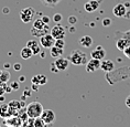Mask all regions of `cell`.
I'll use <instances>...</instances> for the list:
<instances>
[{
  "instance_id": "1",
  "label": "cell",
  "mask_w": 130,
  "mask_h": 127,
  "mask_svg": "<svg viewBox=\"0 0 130 127\" xmlns=\"http://www.w3.org/2000/svg\"><path fill=\"white\" fill-rule=\"evenodd\" d=\"M115 44L119 51L123 52L126 48L130 47V30L128 31H116L115 32Z\"/></svg>"
},
{
  "instance_id": "2",
  "label": "cell",
  "mask_w": 130,
  "mask_h": 127,
  "mask_svg": "<svg viewBox=\"0 0 130 127\" xmlns=\"http://www.w3.org/2000/svg\"><path fill=\"white\" fill-rule=\"evenodd\" d=\"M43 105L40 103V102H31L30 104H28L27 106V116L31 119H34V118H38V117H41L42 113H43Z\"/></svg>"
},
{
  "instance_id": "3",
  "label": "cell",
  "mask_w": 130,
  "mask_h": 127,
  "mask_svg": "<svg viewBox=\"0 0 130 127\" xmlns=\"http://www.w3.org/2000/svg\"><path fill=\"white\" fill-rule=\"evenodd\" d=\"M69 60L74 65H84L87 63V55L85 52H83L82 50H74L72 53L69 55Z\"/></svg>"
},
{
  "instance_id": "4",
  "label": "cell",
  "mask_w": 130,
  "mask_h": 127,
  "mask_svg": "<svg viewBox=\"0 0 130 127\" xmlns=\"http://www.w3.org/2000/svg\"><path fill=\"white\" fill-rule=\"evenodd\" d=\"M35 10L32 7H27V8H23L20 10V19L22 20V22H24V23H29V22H31L32 20L34 19L35 17Z\"/></svg>"
},
{
  "instance_id": "5",
  "label": "cell",
  "mask_w": 130,
  "mask_h": 127,
  "mask_svg": "<svg viewBox=\"0 0 130 127\" xmlns=\"http://www.w3.org/2000/svg\"><path fill=\"white\" fill-rule=\"evenodd\" d=\"M54 43H55V39L53 38V35L51 34V32L42 35L40 38V44H41V47L44 49H51L54 45Z\"/></svg>"
},
{
  "instance_id": "6",
  "label": "cell",
  "mask_w": 130,
  "mask_h": 127,
  "mask_svg": "<svg viewBox=\"0 0 130 127\" xmlns=\"http://www.w3.org/2000/svg\"><path fill=\"white\" fill-rule=\"evenodd\" d=\"M53 65L55 66V69L57 70V72H62V71H65L69 67L70 65V60H69V58H57L56 60L54 61V63H53Z\"/></svg>"
},
{
  "instance_id": "7",
  "label": "cell",
  "mask_w": 130,
  "mask_h": 127,
  "mask_svg": "<svg viewBox=\"0 0 130 127\" xmlns=\"http://www.w3.org/2000/svg\"><path fill=\"white\" fill-rule=\"evenodd\" d=\"M51 34L53 35V38L55 40H57V39H64L65 38V29L63 25L57 23L56 25H54V27L51 29Z\"/></svg>"
},
{
  "instance_id": "8",
  "label": "cell",
  "mask_w": 130,
  "mask_h": 127,
  "mask_svg": "<svg viewBox=\"0 0 130 127\" xmlns=\"http://www.w3.org/2000/svg\"><path fill=\"white\" fill-rule=\"evenodd\" d=\"M41 118L46 125H52L55 120V113L52 109H44L41 115Z\"/></svg>"
},
{
  "instance_id": "9",
  "label": "cell",
  "mask_w": 130,
  "mask_h": 127,
  "mask_svg": "<svg viewBox=\"0 0 130 127\" xmlns=\"http://www.w3.org/2000/svg\"><path fill=\"white\" fill-rule=\"evenodd\" d=\"M100 64H102V61L97 60V59H90L89 61H87L86 63V71L88 73L92 72H96L97 70L100 69Z\"/></svg>"
},
{
  "instance_id": "10",
  "label": "cell",
  "mask_w": 130,
  "mask_h": 127,
  "mask_svg": "<svg viewBox=\"0 0 130 127\" xmlns=\"http://www.w3.org/2000/svg\"><path fill=\"white\" fill-rule=\"evenodd\" d=\"M25 105L24 103L20 102V101H11V102H9V107H10V110H11V114L12 116H18L19 112H20V109L22 108Z\"/></svg>"
},
{
  "instance_id": "11",
  "label": "cell",
  "mask_w": 130,
  "mask_h": 127,
  "mask_svg": "<svg viewBox=\"0 0 130 127\" xmlns=\"http://www.w3.org/2000/svg\"><path fill=\"white\" fill-rule=\"evenodd\" d=\"M127 10H128V8L123 4H117L115 7L112 8V13H113V16H116L117 18H123L127 13Z\"/></svg>"
},
{
  "instance_id": "12",
  "label": "cell",
  "mask_w": 130,
  "mask_h": 127,
  "mask_svg": "<svg viewBox=\"0 0 130 127\" xmlns=\"http://www.w3.org/2000/svg\"><path fill=\"white\" fill-rule=\"evenodd\" d=\"M90 57L93 59H97V60H104L106 57V51L104 50V48L102 45H97L94 50L90 52Z\"/></svg>"
},
{
  "instance_id": "13",
  "label": "cell",
  "mask_w": 130,
  "mask_h": 127,
  "mask_svg": "<svg viewBox=\"0 0 130 127\" xmlns=\"http://www.w3.org/2000/svg\"><path fill=\"white\" fill-rule=\"evenodd\" d=\"M100 70L104 71L105 73H110L115 70V63L111 60H102L100 64Z\"/></svg>"
},
{
  "instance_id": "14",
  "label": "cell",
  "mask_w": 130,
  "mask_h": 127,
  "mask_svg": "<svg viewBox=\"0 0 130 127\" xmlns=\"http://www.w3.org/2000/svg\"><path fill=\"white\" fill-rule=\"evenodd\" d=\"M99 5H100V2L98 0H89V1H87L84 5V9L87 12H94L99 8Z\"/></svg>"
},
{
  "instance_id": "15",
  "label": "cell",
  "mask_w": 130,
  "mask_h": 127,
  "mask_svg": "<svg viewBox=\"0 0 130 127\" xmlns=\"http://www.w3.org/2000/svg\"><path fill=\"white\" fill-rule=\"evenodd\" d=\"M0 117L4 119H8L12 117V114H11V110H10V107H9V104H1L0 105Z\"/></svg>"
},
{
  "instance_id": "16",
  "label": "cell",
  "mask_w": 130,
  "mask_h": 127,
  "mask_svg": "<svg viewBox=\"0 0 130 127\" xmlns=\"http://www.w3.org/2000/svg\"><path fill=\"white\" fill-rule=\"evenodd\" d=\"M30 32H31V34L33 35V37L41 38L42 35H44V34H46V33H50V32H51V28L48 27V24H47L44 29H35V28L32 27V29L30 30Z\"/></svg>"
},
{
  "instance_id": "17",
  "label": "cell",
  "mask_w": 130,
  "mask_h": 127,
  "mask_svg": "<svg viewBox=\"0 0 130 127\" xmlns=\"http://www.w3.org/2000/svg\"><path fill=\"white\" fill-rule=\"evenodd\" d=\"M27 47H29L31 49L34 55L41 53V44H40V42H38L35 40H29L27 42Z\"/></svg>"
},
{
  "instance_id": "18",
  "label": "cell",
  "mask_w": 130,
  "mask_h": 127,
  "mask_svg": "<svg viewBox=\"0 0 130 127\" xmlns=\"http://www.w3.org/2000/svg\"><path fill=\"white\" fill-rule=\"evenodd\" d=\"M31 82H32V84H37V85L41 86V85H44V84L47 83V77L43 75V74H37V75H34L31 79Z\"/></svg>"
},
{
  "instance_id": "19",
  "label": "cell",
  "mask_w": 130,
  "mask_h": 127,
  "mask_svg": "<svg viewBox=\"0 0 130 127\" xmlns=\"http://www.w3.org/2000/svg\"><path fill=\"white\" fill-rule=\"evenodd\" d=\"M78 44L82 48L88 49V48H90L93 45V39H92V37H89V35H83L82 38H79Z\"/></svg>"
},
{
  "instance_id": "20",
  "label": "cell",
  "mask_w": 130,
  "mask_h": 127,
  "mask_svg": "<svg viewBox=\"0 0 130 127\" xmlns=\"http://www.w3.org/2000/svg\"><path fill=\"white\" fill-rule=\"evenodd\" d=\"M63 53H64L63 48H58V47H56V45H53V47L50 49V54H51V57L54 58V59H57V58L62 57Z\"/></svg>"
},
{
  "instance_id": "21",
  "label": "cell",
  "mask_w": 130,
  "mask_h": 127,
  "mask_svg": "<svg viewBox=\"0 0 130 127\" xmlns=\"http://www.w3.org/2000/svg\"><path fill=\"white\" fill-rule=\"evenodd\" d=\"M20 55H21V58L23 59V60H29V59H31L34 54H33V52H32L31 49L25 45L24 48H22V49H21Z\"/></svg>"
},
{
  "instance_id": "22",
  "label": "cell",
  "mask_w": 130,
  "mask_h": 127,
  "mask_svg": "<svg viewBox=\"0 0 130 127\" xmlns=\"http://www.w3.org/2000/svg\"><path fill=\"white\" fill-rule=\"evenodd\" d=\"M46 23H44V21L42 20V19H35V20L33 21V28L35 29H44L45 27H46Z\"/></svg>"
},
{
  "instance_id": "23",
  "label": "cell",
  "mask_w": 130,
  "mask_h": 127,
  "mask_svg": "<svg viewBox=\"0 0 130 127\" xmlns=\"http://www.w3.org/2000/svg\"><path fill=\"white\" fill-rule=\"evenodd\" d=\"M40 1L46 7H55L56 5H58L61 0H40Z\"/></svg>"
},
{
  "instance_id": "24",
  "label": "cell",
  "mask_w": 130,
  "mask_h": 127,
  "mask_svg": "<svg viewBox=\"0 0 130 127\" xmlns=\"http://www.w3.org/2000/svg\"><path fill=\"white\" fill-rule=\"evenodd\" d=\"M10 77H11V75L8 71H2V74H1V76H0V81L5 82V83H8L9 81H10Z\"/></svg>"
},
{
  "instance_id": "25",
  "label": "cell",
  "mask_w": 130,
  "mask_h": 127,
  "mask_svg": "<svg viewBox=\"0 0 130 127\" xmlns=\"http://www.w3.org/2000/svg\"><path fill=\"white\" fill-rule=\"evenodd\" d=\"M7 89H8L7 83L1 82V81H0V96H4L5 94L7 93Z\"/></svg>"
},
{
  "instance_id": "26",
  "label": "cell",
  "mask_w": 130,
  "mask_h": 127,
  "mask_svg": "<svg viewBox=\"0 0 130 127\" xmlns=\"http://www.w3.org/2000/svg\"><path fill=\"white\" fill-rule=\"evenodd\" d=\"M34 127H46V124L42 120L41 117H38L34 118Z\"/></svg>"
},
{
  "instance_id": "27",
  "label": "cell",
  "mask_w": 130,
  "mask_h": 127,
  "mask_svg": "<svg viewBox=\"0 0 130 127\" xmlns=\"http://www.w3.org/2000/svg\"><path fill=\"white\" fill-rule=\"evenodd\" d=\"M54 45H56V47L58 48H65V41H64V39H57V40H55V43Z\"/></svg>"
},
{
  "instance_id": "28",
  "label": "cell",
  "mask_w": 130,
  "mask_h": 127,
  "mask_svg": "<svg viewBox=\"0 0 130 127\" xmlns=\"http://www.w3.org/2000/svg\"><path fill=\"white\" fill-rule=\"evenodd\" d=\"M10 87L12 89V91H17L20 87V83L18 81H12V82H10Z\"/></svg>"
},
{
  "instance_id": "29",
  "label": "cell",
  "mask_w": 130,
  "mask_h": 127,
  "mask_svg": "<svg viewBox=\"0 0 130 127\" xmlns=\"http://www.w3.org/2000/svg\"><path fill=\"white\" fill-rule=\"evenodd\" d=\"M62 20H63V16H62L61 13H55L53 16V21L56 22V23H60Z\"/></svg>"
},
{
  "instance_id": "30",
  "label": "cell",
  "mask_w": 130,
  "mask_h": 127,
  "mask_svg": "<svg viewBox=\"0 0 130 127\" xmlns=\"http://www.w3.org/2000/svg\"><path fill=\"white\" fill-rule=\"evenodd\" d=\"M103 25L104 27H109V25H111V20H110L109 18H105L103 20Z\"/></svg>"
},
{
  "instance_id": "31",
  "label": "cell",
  "mask_w": 130,
  "mask_h": 127,
  "mask_svg": "<svg viewBox=\"0 0 130 127\" xmlns=\"http://www.w3.org/2000/svg\"><path fill=\"white\" fill-rule=\"evenodd\" d=\"M69 22H70L71 24H75L76 22H77V19H76L75 16H71V17L69 18Z\"/></svg>"
},
{
  "instance_id": "32",
  "label": "cell",
  "mask_w": 130,
  "mask_h": 127,
  "mask_svg": "<svg viewBox=\"0 0 130 127\" xmlns=\"http://www.w3.org/2000/svg\"><path fill=\"white\" fill-rule=\"evenodd\" d=\"M41 19L44 21V23H46V24H48L50 23V21H51V18L48 17V16H42Z\"/></svg>"
},
{
  "instance_id": "33",
  "label": "cell",
  "mask_w": 130,
  "mask_h": 127,
  "mask_svg": "<svg viewBox=\"0 0 130 127\" xmlns=\"http://www.w3.org/2000/svg\"><path fill=\"white\" fill-rule=\"evenodd\" d=\"M123 54H125V57H127L128 59H130V47L126 48L125 50H123Z\"/></svg>"
},
{
  "instance_id": "34",
  "label": "cell",
  "mask_w": 130,
  "mask_h": 127,
  "mask_svg": "<svg viewBox=\"0 0 130 127\" xmlns=\"http://www.w3.org/2000/svg\"><path fill=\"white\" fill-rule=\"evenodd\" d=\"M21 67H22V65L20 63H15V64H13V69H14V71H20L21 70Z\"/></svg>"
},
{
  "instance_id": "35",
  "label": "cell",
  "mask_w": 130,
  "mask_h": 127,
  "mask_svg": "<svg viewBox=\"0 0 130 127\" xmlns=\"http://www.w3.org/2000/svg\"><path fill=\"white\" fill-rule=\"evenodd\" d=\"M125 104H126V106L128 107V108H130V95L127 96V98L125 101Z\"/></svg>"
},
{
  "instance_id": "36",
  "label": "cell",
  "mask_w": 130,
  "mask_h": 127,
  "mask_svg": "<svg viewBox=\"0 0 130 127\" xmlns=\"http://www.w3.org/2000/svg\"><path fill=\"white\" fill-rule=\"evenodd\" d=\"M30 94H31V92H30V91H25V92H24V95H30Z\"/></svg>"
},
{
  "instance_id": "37",
  "label": "cell",
  "mask_w": 130,
  "mask_h": 127,
  "mask_svg": "<svg viewBox=\"0 0 130 127\" xmlns=\"http://www.w3.org/2000/svg\"><path fill=\"white\" fill-rule=\"evenodd\" d=\"M24 80H25L24 76H20V82H24Z\"/></svg>"
},
{
  "instance_id": "38",
  "label": "cell",
  "mask_w": 130,
  "mask_h": 127,
  "mask_svg": "<svg viewBox=\"0 0 130 127\" xmlns=\"http://www.w3.org/2000/svg\"><path fill=\"white\" fill-rule=\"evenodd\" d=\"M5 67H6V69H8V67H10V64H5Z\"/></svg>"
},
{
  "instance_id": "39",
  "label": "cell",
  "mask_w": 130,
  "mask_h": 127,
  "mask_svg": "<svg viewBox=\"0 0 130 127\" xmlns=\"http://www.w3.org/2000/svg\"><path fill=\"white\" fill-rule=\"evenodd\" d=\"M0 101H5V96H0Z\"/></svg>"
},
{
  "instance_id": "40",
  "label": "cell",
  "mask_w": 130,
  "mask_h": 127,
  "mask_svg": "<svg viewBox=\"0 0 130 127\" xmlns=\"http://www.w3.org/2000/svg\"><path fill=\"white\" fill-rule=\"evenodd\" d=\"M1 74H2V70H0V76H1Z\"/></svg>"
},
{
  "instance_id": "41",
  "label": "cell",
  "mask_w": 130,
  "mask_h": 127,
  "mask_svg": "<svg viewBox=\"0 0 130 127\" xmlns=\"http://www.w3.org/2000/svg\"><path fill=\"white\" fill-rule=\"evenodd\" d=\"M98 1H99V2H102V1H103V0H98Z\"/></svg>"
},
{
  "instance_id": "42",
  "label": "cell",
  "mask_w": 130,
  "mask_h": 127,
  "mask_svg": "<svg viewBox=\"0 0 130 127\" xmlns=\"http://www.w3.org/2000/svg\"><path fill=\"white\" fill-rule=\"evenodd\" d=\"M0 127H1V124H0Z\"/></svg>"
}]
</instances>
